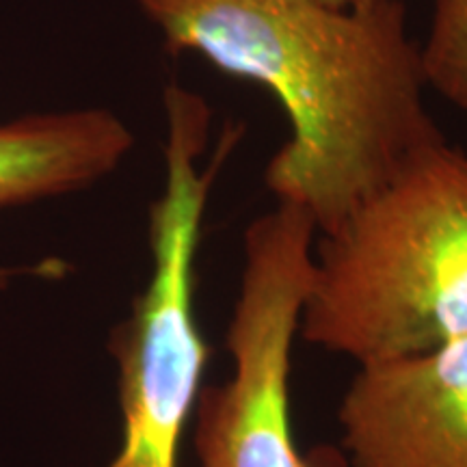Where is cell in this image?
<instances>
[{"instance_id":"8","label":"cell","mask_w":467,"mask_h":467,"mask_svg":"<svg viewBox=\"0 0 467 467\" xmlns=\"http://www.w3.org/2000/svg\"><path fill=\"white\" fill-rule=\"evenodd\" d=\"M327 5H334V7H355V5H364L368 0H323Z\"/></svg>"},{"instance_id":"4","label":"cell","mask_w":467,"mask_h":467,"mask_svg":"<svg viewBox=\"0 0 467 467\" xmlns=\"http://www.w3.org/2000/svg\"><path fill=\"white\" fill-rule=\"evenodd\" d=\"M317 223L277 202L244 230L241 288L225 331L232 372L195 405L200 467H348L344 452L303 454L290 426L292 348L314 275Z\"/></svg>"},{"instance_id":"3","label":"cell","mask_w":467,"mask_h":467,"mask_svg":"<svg viewBox=\"0 0 467 467\" xmlns=\"http://www.w3.org/2000/svg\"><path fill=\"white\" fill-rule=\"evenodd\" d=\"M165 110L167 178L150 210L151 275L110 340L124 429L107 467H180V441L210 355L195 317L197 247L210 189L238 132L225 130L214 161L202 169L210 137L206 100L169 85Z\"/></svg>"},{"instance_id":"2","label":"cell","mask_w":467,"mask_h":467,"mask_svg":"<svg viewBox=\"0 0 467 467\" xmlns=\"http://www.w3.org/2000/svg\"><path fill=\"white\" fill-rule=\"evenodd\" d=\"M299 336L358 366L467 340V156L418 151L320 234Z\"/></svg>"},{"instance_id":"7","label":"cell","mask_w":467,"mask_h":467,"mask_svg":"<svg viewBox=\"0 0 467 467\" xmlns=\"http://www.w3.org/2000/svg\"><path fill=\"white\" fill-rule=\"evenodd\" d=\"M420 61L426 87L467 110V0H433Z\"/></svg>"},{"instance_id":"6","label":"cell","mask_w":467,"mask_h":467,"mask_svg":"<svg viewBox=\"0 0 467 467\" xmlns=\"http://www.w3.org/2000/svg\"><path fill=\"white\" fill-rule=\"evenodd\" d=\"M124 121L104 109L35 115L0 126V208L66 195L115 171L132 150Z\"/></svg>"},{"instance_id":"1","label":"cell","mask_w":467,"mask_h":467,"mask_svg":"<svg viewBox=\"0 0 467 467\" xmlns=\"http://www.w3.org/2000/svg\"><path fill=\"white\" fill-rule=\"evenodd\" d=\"M169 55H197L275 96L290 139L266 165L277 202L318 234L443 141L426 110L420 46L402 0H134Z\"/></svg>"},{"instance_id":"9","label":"cell","mask_w":467,"mask_h":467,"mask_svg":"<svg viewBox=\"0 0 467 467\" xmlns=\"http://www.w3.org/2000/svg\"><path fill=\"white\" fill-rule=\"evenodd\" d=\"M11 277H14V273H11L9 268H0V288H5Z\"/></svg>"},{"instance_id":"5","label":"cell","mask_w":467,"mask_h":467,"mask_svg":"<svg viewBox=\"0 0 467 467\" xmlns=\"http://www.w3.org/2000/svg\"><path fill=\"white\" fill-rule=\"evenodd\" d=\"M337 420L348 467H467V340L359 366Z\"/></svg>"}]
</instances>
